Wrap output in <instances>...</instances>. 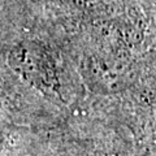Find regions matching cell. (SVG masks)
<instances>
[{"mask_svg": "<svg viewBox=\"0 0 156 156\" xmlns=\"http://www.w3.org/2000/svg\"><path fill=\"white\" fill-rule=\"evenodd\" d=\"M9 64L30 85L44 91H56L58 83L51 56L35 43H21L12 50Z\"/></svg>", "mask_w": 156, "mask_h": 156, "instance_id": "6da1fadb", "label": "cell"}]
</instances>
